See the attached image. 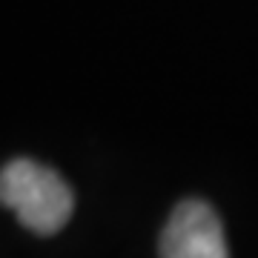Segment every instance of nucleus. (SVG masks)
<instances>
[{"label": "nucleus", "instance_id": "nucleus-1", "mask_svg": "<svg viewBox=\"0 0 258 258\" xmlns=\"http://www.w3.org/2000/svg\"><path fill=\"white\" fill-rule=\"evenodd\" d=\"M0 207L18 215L35 235H55L75 212V192L60 172L32 158H15L0 169Z\"/></svg>", "mask_w": 258, "mask_h": 258}, {"label": "nucleus", "instance_id": "nucleus-2", "mask_svg": "<svg viewBox=\"0 0 258 258\" xmlns=\"http://www.w3.org/2000/svg\"><path fill=\"white\" fill-rule=\"evenodd\" d=\"M158 252L161 258H230L218 212L198 198L181 201L164 224Z\"/></svg>", "mask_w": 258, "mask_h": 258}]
</instances>
